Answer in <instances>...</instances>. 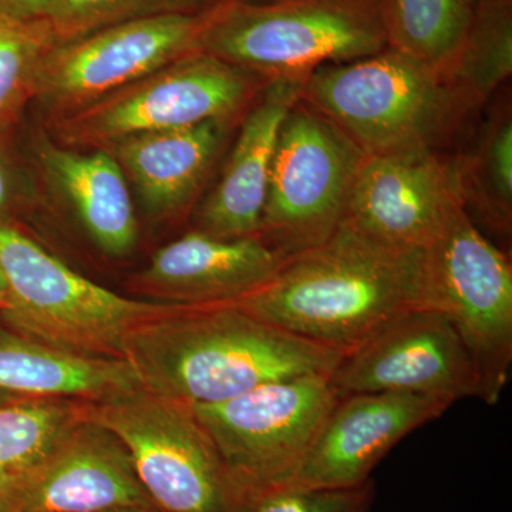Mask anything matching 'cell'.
<instances>
[{"instance_id": "1", "label": "cell", "mask_w": 512, "mask_h": 512, "mask_svg": "<svg viewBox=\"0 0 512 512\" xmlns=\"http://www.w3.org/2000/svg\"><path fill=\"white\" fill-rule=\"evenodd\" d=\"M231 303L346 355L400 316L434 309V295L424 252L389 247L345 218L328 241L288 256Z\"/></svg>"}, {"instance_id": "2", "label": "cell", "mask_w": 512, "mask_h": 512, "mask_svg": "<svg viewBox=\"0 0 512 512\" xmlns=\"http://www.w3.org/2000/svg\"><path fill=\"white\" fill-rule=\"evenodd\" d=\"M345 353L252 316L235 303L178 306L128 333L124 357L144 389L191 404L261 384L335 372Z\"/></svg>"}, {"instance_id": "3", "label": "cell", "mask_w": 512, "mask_h": 512, "mask_svg": "<svg viewBox=\"0 0 512 512\" xmlns=\"http://www.w3.org/2000/svg\"><path fill=\"white\" fill-rule=\"evenodd\" d=\"M299 99L336 124L366 156L437 151L467 119L446 79L397 50L326 64Z\"/></svg>"}, {"instance_id": "4", "label": "cell", "mask_w": 512, "mask_h": 512, "mask_svg": "<svg viewBox=\"0 0 512 512\" xmlns=\"http://www.w3.org/2000/svg\"><path fill=\"white\" fill-rule=\"evenodd\" d=\"M386 47L379 0H221L201 36V52L268 82H303Z\"/></svg>"}, {"instance_id": "5", "label": "cell", "mask_w": 512, "mask_h": 512, "mask_svg": "<svg viewBox=\"0 0 512 512\" xmlns=\"http://www.w3.org/2000/svg\"><path fill=\"white\" fill-rule=\"evenodd\" d=\"M0 272L6 284L0 320L69 355L123 360L131 330L178 308L94 284L6 222H0Z\"/></svg>"}, {"instance_id": "6", "label": "cell", "mask_w": 512, "mask_h": 512, "mask_svg": "<svg viewBox=\"0 0 512 512\" xmlns=\"http://www.w3.org/2000/svg\"><path fill=\"white\" fill-rule=\"evenodd\" d=\"M86 417L124 444L158 511L247 510L191 403L138 386L86 402Z\"/></svg>"}, {"instance_id": "7", "label": "cell", "mask_w": 512, "mask_h": 512, "mask_svg": "<svg viewBox=\"0 0 512 512\" xmlns=\"http://www.w3.org/2000/svg\"><path fill=\"white\" fill-rule=\"evenodd\" d=\"M268 83L218 57L192 53L89 106L55 117V141L76 150H99L151 131L208 121L239 124Z\"/></svg>"}, {"instance_id": "8", "label": "cell", "mask_w": 512, "mask_h": 512, "mask_svg": "<svg viewBox=\"0 0 512 512\" xmlns=\"http://www.w3.org/2000/svg\"><path fill=\"white\" fill-rule=\"evenodd\" d=\"M365 158L336 124L296 100L279 130L258 238L284 258L328 241L348 214Z\"/></svg>"}, {"instance_id": "9", "label": "cell", "mask_w": 512, "mask_h": 512, "mask_svg": "<svg viewBox=\"0 0 512 512\" xmlns=\"http://www.w3.org/2000/svg\"><path fill=\"white\" fill-rule=\"evenodd\" d=\"M330 376L261 384L224 402L192 404L241 493L284 487L295 476L338 400Z\"/></svg>"}, {"instance_id": "10", "label": "cell", "mask_w": 512, "mask_h": 512, "mask_svg": "<svg viewBox=\"0 0 512 512\" xmlns=\"http://www.w3.org/2000/svg\"><path fill=\"white\" fill-rule=\"evenodd\" d=\"M426 254L434 309L443 312L476 363L481 400L497 403L512 363V268L474 227L466 207Z\"/></svg>"}, {"instance_id": "11", "label": "cell", "mask_w": 512, "mask_h": 512, "mask_svg": "<svg viewBox=\"0 0 512 512\" xmlns=\"http://www.w3.org/2000/svg\"><path fill=\"white\" fill-rule=\"evenodd\" d=\"M211 8L126 20L50 47L40 66L35 100L55 119L201 52Z\"/></svg>"}, {"instance_id": "12", "label": "cell", "mask_w": 512, "mask_h": 512, "mask_svg": "<svg viewBox=\"0 0 512 512\" xmlns=\"http://www.w3.org/2000/svg\"><path fill=\"white\" fill-rule=\"evenodd\" d=\"M336 396L404 393L453 404L481 400L476 363L453 323L437 309L400 316L350 350L329 377Z\"/></svg>"}, {"instance_id": "13", "label": "cell", "mask_w": 512, "mask_h": 512, "mask_svg": "<svg viewBox=\"0 0 512 512\" xmlns=\"http://www.w3.org/2000/svg\"><path fill=\"white\" fill-rule=\"evenodd\" d=\"M3 507L5 512L157 510L124 444L86 416L32 466L3 470Z\"/></svg>"}, {"instance_id": "14", "label": "cell", "mask_w": 512, "mask_h": 512, "mask_svg": "<svg viewBox=\"0 0 512 512\" xmlns=\"http://www.w3.org/2000/svg\"><path fill=\"white\" fill-rule=\"evenodd\" d=\"M464 207L437 151L366 156L346 218L367 235L410 252L429 251Z\"/></svg>"}, {"instance_id": "15", "label": "cell", "mask_w": 512, "mask_h": 512, "mask_svg": "<svg viewBox=\"0 0 512 512\" xmlns=\"http://www.w3.org/2000/svg\"><path fill=\"white\" fill-rule=\"evenodd\" d=\"M451 406L446 400L417 394L338 397L308 456L284 487L345 490L366 484L399 441L440 419Z\"/></svg>"}, {"instance_id": "16", "label": "cell", "mask_w": 512, "mask_h": 512, "mask_svg": "<svg viewBox=\"0 0 512 512\" xmlns=\"http://www.w3.org/2000/svg\"><path fill=\"white\" fill-rule=\"evenodd\" d=\"M285 259L258 237L220 239L195 229L158 249L136 288L170 305L237 302L268 282Z\"/></svg>"}, {"instance_id": "17", "label": "cell", "mask_w": 512, "mask_h": 512, "mask_svg": "<svg viewBox=\"0 0 512 512\" xmlns=\"http://www.w3.org/2000/svg\"><path fill=\"white\" fill-rule=\"evenodd\" d=\"M301 80L269 82L239 123L220 181L197 211V231L220 239L258 237L282 123Z\"/></svg>"}, {"instance_id": "18", "label": "cell", "mask_w": 512, "mask_h": 512, "mask_svg": "<svg viewBox=\"0 0 512 512\" xmlns=\"http://www.w3.org/2000/svg\"><path fill=\"white\" fill-rule=\"evenodd\" d=\"M235 126L208 121L151 131L121 138L100 150L119 163L150 214L175 218L197 201Z\"/></svg>"}, {"instance_id": "19", "label": "cell", "mask_w": 512, "mask_h": 512, "mask_svg": "<svg viewBox=\"0 0 512 512\" xmlns=\"http://www.w3.org/2000/svg\"><path fill=\"white\" fill-rule=\"evenodd\" d=\"M37 157L49 181L72 205L97 247L126 255L137 241V221L127 178L106 150H76L43 137Z\"/></svg>"}, {"instance_id": "20", "label": "cell", "mask_w": 512, "mask_h": 512, "mask_svg": "<svg viewBox=\"0 0 512 512\" xmlns=\"http://www.w3.org/2000/svg\"><path fill=\"white\" fill-rule=\"evenodd\" d=\"M138 386L126 360L69 355L0 320V389L19 396L97 402Z\"/></svg>"}, {"instance_id": "21", "label": "cell", "mask_w": 512, "mask_h": 512, "mask_svg": "<svg viewBox=\"0 0 512 512\" xmlns=\"http://www.w3.org/2000/svg\"><path fill=\"white\" fill-rule=\"evenodd\" d=\"M458 195L491 231H512L511 101L493 107L470 150L448 163Z\"/></svg>"}, {"instance_id": "22", "label": "cell", "mask_w": 512, "mask_h": 512, "mask_svg": "<svg viewBox=\"0 0 512 512\" xmlns=\"http://www.w3.org/2000/svg\"><path fill=\"white\" fill-rule=\"evenodd\" d=\"M478 0H379L387 47L446 79L466 42Z\"/></svg>"}, {"instance_id": "23", "label": "cell", "mask_w": 512, "mask_h": 512, "mask_svg": "<svg viewBox=\"0 0 512 512\" xmlns=\"http://www.w3.org/2000/svg\"><path fill=\"white\" fill-rule=\"evenodd\" d=\"M512 74V0H478L466 42L446 77L471 116Z\"/></svg>"}, {"instance_id": "24", "label": "cell", "mask_w": 512, "mask_h": 512, "mask_svg": "<svg viewBox=\"0 0 512 512\" xmlns=\"http://www.w3.org/2000/svg\"><path fill=\"white\" fill-rule=\"evenodd\" d=\"M86 416V400L22 396L0 407V468L19 470L45 457Z\"/></svg>"}, {"instance_id": "25", "label": "cell", "mask_w": 512, "mask_h": 512, "mask_svg": "<svg viewBox=\"0 0 512 512\" xmlns=\"http://www.w3.org/2000/svg\"><path fill=\"white\" fill-rule=\"evenodd\" d=\"M52 46L40 20L23 22L0 13V138L36 99L40 66Z\"/></svg>"}, {"instance_id": "26", "label": "cell", "mask_w": 512, "mask_h": 512, "mask_svg": "<svg viewBox=\"0 0 512 512\" xmlns=\"http://www.w3.org/2000/svg\"><path fill=\"white\" fill-rule=\"evenodd\" d=\"M218 2L221 0H50L40 22L53 45H60L126 20L204 12Z\"/></svg>"}, {"instance_id": "27", "label": "cell", "mask_w": 512, "mask_h": 512, "mask_svg": "<svg viewBox=\"0 0 512 512\" xmlns=\"http://www.w3.org/2000/svg\"><path fill=\"white\" fill-rule=\"evenodd\" d=\"M375 484L345 490L272 488L249 500L245 512H372Z\"/></svg>"}, {"instance_id": "28", "label": "cell", "mask_w": 512, "mask_h": 512, "mask_svg": "<svg viewBox=\"0 0 512 512\" xmlns=\"http://www.w3.org/2000/svg\"><path fill=\"white\" fill-rule=\"evenodd\" d=\"M23 194V181L18 168L10 157L6 137L0 138V222Z\"/></svg>"}, {"instance_id": "29", "label": "cell", "mask_w": 512, "mask_h": 512, "mask_svg": "<svg viewBox=\"0 0 512 512\" xmlns=\"http://www.w3.org/2000/svg\"><path fill=\"white\" fill-rule=\"evenodd\" d=\"M50 0H0V13L9 18L35 22L45 15Z\"/></svg>"}, {"instance_id": "30", "label": "cell", "mask_w": 512, "mask_h": 512, "mask_svg": "<svg viewBox=\"0 0 512 512\" xmlns=\"http://www.w3.org/2000/svg\"><path fill=\"white\" fill-rule=\"evenodd\" d=\"M19 394L10 393L8 390L0 389V407L3 406V404L12 402V400L18 399Z\"/></svg>"}, {"instance_id": "31", "label": "cell", "mask_w": 512, "mask_h": 512, "mask_svg": "<svg viewBox=\"0 0 512 512\" xmlns=\"http://www.w3.org/2000/svg\"><path fill=\"white\" fill-rule=\"evenodd\" d=\"M96 512H160L157 510H138V508H113V510H103Z\"/></svg>"}, {"instance_id": "32", "label": "cell", "mask_w": 512, "mask_h": 512, "mask_svg": "<svg viewBox=\"0 0 512 512\" xmlns=\"http://www.w3.org/2000/svg\"><path fill=\"white\" fill-rule=\"evenodd\" d=\"M5 298H6L5 278H3L2 272H0V308H2L3 303H5Z\"/></svg>"}, {"instance_id": "33", "label": "cell", "mask_w": 512, "mask_h": 512, "mask_svg": "<svg viewBox=\"0 0 512 512\" xmlns=\"http://www.w3.org/2000/svg\"><path fill=\"white\" fill-rule=\"evenodd\" d=\"M0 512H5V507H3V468H0Z\"/></svg>"}, {"instance_id": "34", "label": "cell", "mask_w": 512, "mask_h": 512, "mask_svg": "<svg viewBox=\"0 0 512 512\" xmlns=\"http://www.w3.org/2000/svg\"><path fill=\"white\" fill-rule=\"evenodd\" d=\"M247 2H259V0H247Z\"/></svg>"}]
</instances>
